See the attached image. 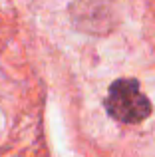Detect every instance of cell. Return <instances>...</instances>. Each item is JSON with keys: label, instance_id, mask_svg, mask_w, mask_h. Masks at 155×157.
Instances as JSON below:
<instances>
[{"label": "cell", "instance_id": "6da1fadb", "mask_svg": "<svg viewBox=\"0 0 155 157\" xmlns=\"http://www.w3.org/2000/svg\"><path fill=\"white\" fill-rule=\"evenodd\" d=\"M105 111L109 117L119 123H141L151 115V101L139 88V82L133 78H119L108 90L105 96Z\"/></svg>", "mask_w": 155, "mask_h": 157}, {"label": "cell", "instance_id": "7a4b0ae2", "mask_svg": "<svg viewBox=\"0 0 155 157\" xmlns=\"http://www.w3.org/2000/svg\"><path fill=\"white\" fill-rule=\"evenodd\" d=\"M70 16L81 32L101 36L115 26V4L113 0H74Z\"/></svg>", "mask_w": 155, "mask_h": 157}]
</instances>
